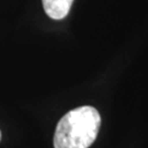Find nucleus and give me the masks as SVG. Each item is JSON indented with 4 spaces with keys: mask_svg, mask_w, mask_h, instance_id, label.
Instances as JSON below:
<instances>
[{
    "mask_svg": "<svg viewBox=\"0 0 148 148\" xmlns=\"http://www.w3.org/2000/svg\"><path fill=\"white\" fill-rule=\"evenodd\" d=\"M0 140H1V132H0Z\"/></svg>",
    "mask_w": 148,
    "mask_h": 148,
    "instance_id": "3",
    "label": "nucleus"
},
{
    "mask_svg": "<svg viewBox=\"0 0 148 148\" xmlns=\"http://www.w3.org/2000/svg\"><path fill=\"white\" fill-rule=\"evenodd\" d=\"M45 13L53 20H62L70 11L74 0H42Z\"/></svg>",
    "mask_w": 148,
    "mask_h": 148,
    "instance_id": "2",
    "label": "nucleus"
},
{
    "mask_svg": "<svg viewBox=\"0 0 148 148\" xmlns=\"http://www.w3.org/2000/svg\"><path fill=\"white\" fill-rule=\"evenodd\" d=\"M101 125L98 110L90 106L76 108L57 123L54 135L55 148H89L97 139Z\"/></svg>",
    "mask_w": 148,
    "mask_h": 148,
    "instance_id": "1",
    "label": "nucleus"
}]
</instances>
